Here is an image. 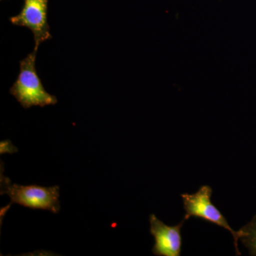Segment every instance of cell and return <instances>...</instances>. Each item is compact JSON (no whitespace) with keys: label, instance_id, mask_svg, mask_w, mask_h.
<instances>
[{"label":"cell","instance_id":"6da1fadb","mask_svg":"<svg viewBox=\"0 0 256 256\" xmlns=\"http://www.w3.org/2000/svg\"><path fill=\"white\" fill-rule=\"evenodd\" d=\"M37 50H34L20 62V72L18 78L10 88V92L24 108L32 106L56 105L58 102L55 96L45 90L41 79L36 73L35 62Z\"/></svg>","mask_w":256,"mask_h":256},{"label":"cell","instance_id":"7a4b0ae2","mask_svg":"<svg viewBox=\"0 0 256 256\" xmlns=\"http://www.w3.org/2000/svg\"><path fill=\"white\" fill-rule=\"evenodd\" d=\"M1 194H8L11 204H18L32 210H48L54 214L60 210L58 186L44 188L38 185L12 184L10 178L2 173Z\"/></svg>","mask_w":256,"mask_h":256},{"label":"cell","instance_id":"5b68a950","mask_svg":"<svg viewBox=\"0 0 256 256\" xmlns=\"http://www.w3.org/2000/svg\"><path fill=\"white\" fill-rule=\"evenodd\" d=\"M184 220L176 226H168L154 214L150 216V234L154 245L152 252L158 256H180L182 246L181 229Z\"/></svg>","mask_w":256,"mask_h":256},{"label":"cell","instance_id":"8992f818","mask_svg":"<svg viewBox=\"0 0 256 256\" xmlns=\"http://www.w3.org/2000/svg\"><path fill=\"white\" fill-rule=\"evenodd\" d=\"M239 240L249 252V255L256 256V215L249 223L240 229Z\"/></svg>","mask_w":256,"mask_h":256},{"label":"cell","instance_id":"277c9868","mask_svg":"<svg viewBox=\"0 0 256 256\" xmlns=\"http://www.w3.org/2000/svg\"><path fill=\"white\" fill-rule=\"evenodd\" d=\"M48 2V0H24L20 14L10 18L12 24L28 28L33 33L36 50L42 42L52 38L47 22Z\"/></svg>","mask_w":256,"mask_h":256},{"label":"cell","instance_id":"3957f363","mask_svg":"<svg viewBox=\"0 0 256 256\" xmlns=\"http://www.w3.org/2000/svg\"><path fill=\"white\" fill-rule=\"evenodd\" d=\"M212 195V188L208 185L201 186L196 193L181 194L184 210L186 212L183 220H186L191 217H197L228 230L233 236L236 255L240 256V252H239L238 248L240 230L236 232L229 226L226 218L210 201Z\"/></svg>","mask_w":256,"mask_h":256}]
</instances>
